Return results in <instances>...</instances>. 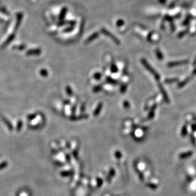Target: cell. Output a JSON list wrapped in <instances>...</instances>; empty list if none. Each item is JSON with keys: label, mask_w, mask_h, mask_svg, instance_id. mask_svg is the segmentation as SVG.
Segmentation results:
<instances>
[{"label": "cell", "mask_w": 196, "mask_h": 196, "mask_svg": "<svg viewBox=\"0 0 196 196\" xmlns=\"http://www.w3.org/2000/svg\"><path fill=\"white\" fill-rule=\"evenodd\" d=\"M156 55H157V57H158L159 59H160V60L161 59V60H162V58H163V57H162V53H161V52H160L159 50V49L156 50Z\"/></svg>", "instance_id": "8"}, {"label": "cell", "mask_w": 196, "mask_h": 196, "mask_svg": "<svg viewBox=\"0 0 196 196\" xmlns=\"http://www.w3.org/2000/svg\"><path fill=\"white\" fill-rule=\"evenodd\" d=\"M159 86L160 90H161V93H162V95H164V98H165V100H166L168 102L169 99H168V98L167 94H166V92H164V88H162V85H161V84H159Z\"/></svg>", "instance_id": "4"}, {"label": "cell", "mask_w": 196, "mask_h": 196, "mask_svg": "<svg viewBox=\"0 0 196 196\" xmlns=\"http://www.w3.org/2000/svg\"><path fill=\"white\" fill-rule=\"evenodd\" d=\"M126 89V86L124 85L123 87V88H121V90L122 91V92H124Z\"/></svg>", "instance_id": "19"}, {"label": "cell", "mask_w": 196, "mask_h": 196, "mask_svg": "<svg viewBox=\"0 0 196 196\" xmlns=\"http://www.w3.org/2000/svg\"><path fill=\"white\" fill-rule=\"evenodd\" d=\"M98 33H95V34H93V35L92 36H90L89 38H88V39H87V41H86V43H88V42L91 41H92L93 39H95V38H97V37H98Z\"/></svg>", "instance_id": "6"}, {"label": "cell", "mask_w": 196, "mask_h": 196, "mask_svg": "<svg viewBox=\"0 0 196 196\" xmlns=\"http://www.w3.org/2000/svg\"><path fill=\"white\" fill-rule=\"evenodd\" d=\"M67 93L69 95L72 94V90H71V89H70V88H69V86L67 87Z\"/></svg>", "instance_id": "17"}, {"label": "cell", "mask_w": 196, "mask_h": 196, "mask_svg": "<svg viewBox=\"0 0 196 196\" xmlns=\"http://www.w3.org/2000/svg\"><path fill=\"white\" fill-rule=\"evenodd\" d=\"M189 79H189V78H187V79H185V80L184 81V82H182V83H181L180 84H179V87L184 86L185 85V84H186V83H188V81H189Z\"/></svg>", "instance_id": "9"}, {"label": "cell", "mask_w": 196, "mask_h": 196, "mask_svg": "<svg viewBox=\"0 0 196 196\" xmlns=\"http://www.w3.org/2000/svg\"><path fill=\"white\" fill-rule=\"evenodd\" d=\"M102 107V103H100L99 105H98V107H97V108L95 109V112H94L95 116H97V115H98V114H99V112H100V111Z\"/></svg>", "instance_id": "5"}, {"label": "cell", "mask_w": 196, "mask_h": 196, "mask_svg": "<svg viewBox=\"0 0 196 196\" xmlns=\"http://www.w3.org/2000/svg\"><path fill=\"white\" fill-rule=\"evenodd\" d=\"M40 53V51H39L38 50H34V51H33V52H29L27 53V54L29 55V54H33V53Z\"/></svg>", "instance_id": "12"}, {"label": "cell", "mask_w": 196, "mask_h": 196, "mask_svg": "<svg viewBox=\"0 0 196 196\" xmlns=\"http://www.w3.org/2000/svg\"><path fill=\"white\" fill-rule=\"evenodd\" d=\"M101 76H101L100 74H99V73H97L96 74H95L94 77H95V79H98L101 78Z\"/></svg>", "instance_id": "15"}, {"label": "cell", "mask_w": 196, "mask_h": 196, "mask_svg": "<svg viewBox=\"0 0 196 196\" xmlns=\"http://www.w3.org/2000/svg\"><path fill=\"white\" fill-rule=\"evenodd\" d=\"M177 80L176 79H166V81H165V82L166 83H173V82H175Z\"/></svg>", "instance_id": "14"}, {"label": "cell", "mask_w": 196, "mask_h": 196, "mask_svg": "<svg viewBox=\"0 0 196 196\" xmlns=\"http://www.w3.org/2000/svg\"><path fill=\"white\" fill-rule=\"evenodd\" d=\"M41 74L43 76H46L48 74V72L46 71V70H42L41 71Z\"/></svg>", "instance_id": "16"}, {"label": "cell", "mask_w": 196, "mask_h": 196, "mask_svg": "<svg viewBox=\"0 0 196 196\" xmlns=\"http://www.w3.org/2000/svg\"><path fill=\"white\" fill-rule=\"evenodd\" d=\"M188 63V61H180V62H171V63H169L168 65L170 67H173V66H176V65H179L181 64H185Z\"/></svg>", "instance_id": "3"}, {"label": "cell", "mask_w": 196, "mask_h": 196, "mask_svg": "<svg viewBox=\"0 0 196 196\" xmlns=\"http://www.w3.org/2000/svg\"><path fill=\"white\" fill-rule=\"evenodd\" d=\"M107 81L109 82V83H112V84H117V82L115 80H114V79H111V78H107Z\"/></svg>", "instance_id": "10"}, {"label": "cell", "mask_w": 196, "mask_h": 196, "mask_svg": "<svg viewBox=\"0 0 196 196\" xmlns=\"http://www.w3.org/2000/svg\"><path fill=\"white\" fill-rule=\"evenodd\" d=\"M191 154H192V152H187V153L181 154L180 155V158H185V157H187L188 156H190Z\"/></svg>", "instance_id": "7"}, {"label": "cell", "mask_w": 196, "mask_h": 196, "mask_svg": "<svg viewBox=\"0 0 196 196\" xmlns=\"http://www.w3.org/2000/svg\"><path fill=\"white\" fill-rule=\"evenodd\" d=\"M111 69H112V71L113 72H116L117 71V69L115 65H112V66H111Z\"/></svg>", "instance_id": "11"}, {"label": "cell", "mask_w": 196, "mask_h": 196, "mask_svg": "<svg viewBox=\"0 0 196 196\" xmlns=\"http://www.w3.org/2000/svg\"><path fill=\"white\" fill-rule=\"evenodd\" d=\"M6 165H7V163H6V162H3V163H1V164H0V170H1V169L6 167Z\"/></svg>", "instance_id": "13"}, {"label": "cell", "mask_w": 196, "mask_h": 196, "mask_svg": "<svg viewBox=\"0 0 196 196\" xmlns=\"http://www.w3.org/2000/svg\"><path fill=\"white\" fill-rule=\"evenodd\" d=\"M142 64H143V65H144V66L145 67L146 69H147V70H148V71L152 73V74H153L155 78H156V79H159L160 76H159V74H157V73L156 72V71H155L154 69L153 68H152V67L150 66V65L148 63H147V61H145V60H142Z\"/></svg>", "instance_id": "1"}, {"label": "cell", "mask_w": 196, "mask_h": 196, "mask_svg": "<svg viewBox=\"0 0 196 196\" xmlns=\"http://www.w3.org/2000/svg\"><path fill=\"white\" fill-rule=\"evenodd\" d=\"M123 24V20H119V21L117 22V25H122Z\"/></svg>", "instance_id": "18"}, {"label": "cell", "mask_w": 196, "mask_h": 196, "mask_svg": "<svg viewBox=\"0 0 196 196\" xmlns=\"http://www.w3.org/2000/svg\"><path fill=\"white\" fill-rule=\"evenodd\" d=\"M102 32L104 34L107 35V36H109V37H110V38H112V39H113V41L115 42V43H117V44H119V43H120V42L119 41V40H118V39H117V38H116V37H115L114 36H113V34H111V33H110L107 30V29H102Z\"/></svg>", "instance_id": "2"}]
</instances>
